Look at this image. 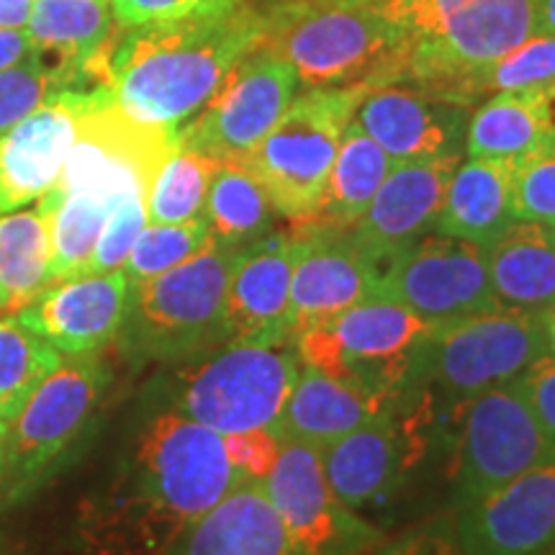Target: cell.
Returning <instances> with one entry per match:
<instances>
[{"label": "cell", "instance_id": "obj_26", "mask_svg": "<svg viewBox=\"0 0 555 555\" xmlns=\"http://www.w3.org/2000/svg\"><path fill=\"white\" fill-rule=\"evenodd\" d=\"M391 404L393 401L373 397L363 388L330 376L301 360V371L283 406L278 429L286 440L307 442L311 448L324 450L339 437L363 427Z\"/></svg>", "mask_w": 555, "mask_h": 555}, {"label": "cell", "instance_id": "obj_28", "mask_svg": "<svg viewBox=\"0 0 555 555\" xmlns=\"http://www.w3.org/2000/svg\"><path fill=\"white\" fill-rule=\"evenodd\" d=\"M512 170L515 163L509 159L468 157L457 163L435 232L489 247L515 221Z\"/></svg>", "mask_w": 555, "mask_h": 555}, {"label": "cell", "instance_id": "obj_37", "mask_svg": "<svg viewBox=\"0 0 555 555\" xmlns=\"http://www.w3.org/2000/svg\"><path fill=\"white\" fill-rule=\"evenodd\" d=\"M555 86V37L543 29L532 31L522 44L499 57L481 75L468 82V101L481 95L504 93V90H530Z\"/></svg>", "mask_w": 555, "mask_h": 555}, {"label": "cell", "instance_id": "obj_36", "mask_svg": "<svg viewBox=\"0 0 555 555\" xmlns=\"http://www.w3.org/2000/svg\"><path fill=\"white\" fill-rule=\"evenodd\" d=\"M211 242L214 237L204 217L183 221V224H150L147 221L139 232L121 273L134 286V283L150 281V278L178 268L180 262L191 260Z\"/></svg>", "mask_w": 555, "mask_h": 555}, {"label": "cell", "instance_id": "obj_4", "mask_svg": "<svg viewBox=\"0 0 555 555\" xmlns=\"http://www.w3.org/2000/svg\"><path fill=\"white\" fill-rule=\"evenodd\" d=\"M260 44L286 60L307 90L373 86L397 54L380 0H281L266 9Z\"/></svg>", "mask_w": 555, "mask_h": 555}, {"label": "cell", "instance_id": "obj_25", "mask_svg": "<svg viewBox=\"0 0 555 555\" xmlns=\"http://www.w3.org/2000/svg\"><path fill=\"white\" fill-rule=\"evenodd\" d=\"M170 555H301L262 481L240 483L201 517Z\"/></svg>", "mask_w": 555, "mask_h": 555}, {"label": "cell", "instance_id": "obj_27", "mask_svg": "<svg viewBox=\"0 0 555 555\" xmlns=\"http://www.w3.org/2000/svg\"><path fill=\"white\" fill-rule=\"evenodd\" d=\"M486 266L499 307L543 314L555 304V227L512 221L486 247Z\"/></svg>", "mask_w": 555, "mask_h": 555}, {"label": "cell", "instance_id": "obj_40", "mask_svg": "<svg viewBox=\"0 0 555 555\" xmlns=\"http://www.w3.org/2000/svg\"><path fill=\"white\" fill-rule=\"evenodd\" d=\"M52 93L57 88L34 54L0 69V134L34 114Z\"/></svg>", "mask_w": 555, "mask_h": 555}, {"label": "cell", "instance_id": "obj_20", "mask_svg": "<svg viewBox=\"0 0 555 555\" xmlns=\"http://www.w3.org/2000/svg\"><path fill=\"white\" fill-rule=\"evenodd\" d=\"M114 24L111 0H37L24 31L57 93H93L111 86Z\"/></svg>", "mask_w": 555, "mask_h": 555}, {"label": "cell", "instance_id": "obj_18", "mask_svg": "<svg viewBox=\"0 0 555 555\" xmlns=\"http://www.w3.org/2000/svg\"><path fill=\"white\" fill-rule=\"evenodd\" d=\"M555 540V455L515 481L457 506L461 555H543Z\"/></svg>", "mask_w": 555, "mask_h": 555}, {"label": "cell", "instance_id": "obj_16", "mask_svg": "<svg viewBox=\"0 0 555 555\" xmlns=\"http://www.w3.org/2000/svg\"><path fill=\"white\" fill-rule=\"evenodd\" d=\"M468 119L466 103L412 80L373 82L352 116L393 165L461 157Z\"/></svg>", "mask_w": 555, "mask_h": 555}, {"label": "cell", "instance_id": "obj_5", "mask_svg": "<svg viewBox=\"0 0 555 555\" xmlns=\"http://www.w3.org/2000/svg\"><path fill=\"white\" fill-rule=\"evenodd\" d=\"M242 249L211 245L150 281L134 283L121 347L139 360H189L229 343L227 288Z\"/></svg>", "mask_w": 555, "mask_h": 555}, {"label": "cell", "instance_id": "obj_19", "mask_svg": "<svg viewBox=\"0 0 555 555\" xmlns=\"http://www.w3.org/2000/svg\"><path fill=\"white\" fill-rule=\"evenodd\" d=\"M304 253L291 281V332H307L339 311L384 296V266L350 229L298 227Z\"/></svg>", "mask_w": 555, "mask_h": 555}, {"label": "cell", "instance_id": "obj_14", "mask_svg": "<svg viewBox=\"0 0 555 555\" xmlns=\"http://www.w3.org/2000/svg\"><path fill=\"white\" fill-rule=\"evenodd\" d=\"M262 486L301 555H363L376 545V527L358 519L332 491L319 448L283 437Z\"/></svg>", "mask_w": 555, "mask_h": 555}, {"label": "cell", "instance_id": "obj_48", "mask_svg": "<svg viewBox=\"0 0 555 555\" xmlns=\"http://www.w3.org/2000/svg\"><path fill=\"white\" fill-rule=\"evenodd\" d=\"M543 319V332H545V345H547V356L555 358V304L547 311L540 314Z\"/></svg>", "mask_w": 555, "mask_h": 555}, {"label": "cell", "instance_id": "obj_29", "mask_svg": "<svg viewBox=\"0 0 555 555\" xmlns=\"http://www.w3.org/2000/svg\"><path fill=\"white\" fill-rule=\"evenodd\" d=\"M555 134L553 88L504 90L489 95L466 127V155L486 159L525 157Z\"/></svg>", "mask_w": 555, "mask_h": 555}, {"label": "cell", "instance_id": "obj_34", "mask_svg": "<svg viewBox=\"0 0 555 555\" xmlns=\"http://www.w3.org/2000/svg\"><path fill=\"white\" fill-rule=\"evenodd\" d=\"M60 360V352L16 317L0 319V420H16Z\"/></svg>", "mask_w": 555, "mask_h": 555}, {"label": "cell", "instance_id": "obj_52", "mask_svg": "<svg viewBox=\"0 0 555 555\" xmlns=\"http://www.w3.org/2000/svg\"><path fill=\"white\" fill-rule=\"evenodd\" d=\"M553 95H555V86H553Z\"/></svg>", "mask_w": 555, "mask_h": 555}, {"label": "cell", "instance_id": "obj_39", "mask_svg": "<svg viewBox=\"0 0 555 555\" xmlns=\"http://www.w3.org/2000/svg\"><path fill=\"white\" fill-rule=\"evenodd\" d=\"M147 224V196L144 193H131L114 206L111 217L103 227L99 242H95L93 255L80 275L116 273L127 262L131 247Z\"/></svg>", "mask_w": 555, "mask_h": 555}, {"label": "cell", "instance_id": "obj_12", "mask_svg": "<svg viewBox=\"0 0 555 555\" xmlns=\"http://www.w3.org/2000/svg\"><path fill=\"white\" fill-rule=\"evenodd\" d=\"M555 455V440L517 380L494 386L461 406L455 499L466 506Z\"/></svg>", "mask_w": 555, "mask_h": 555}, {"label": "cell", "instance_id": "obj_24", "mask_svg": "<svg viewBox=\"0 0 555 555\" xmlns=\"http://www.w3.org/2000/svg\"><path fill=\"white\" fill-rule=\"evenodd\" d=\"M304 242V232L294 229V234H268L266 240L242 249L227 288L229 339L294 337L291 281Z\"/></svg>", "mask_w": 555, "mask_h": 555}, {"label": "cell", "instance_id": "obj_17", "mask_svg": "<svg viewBox=\"0 0 555 555\" xmlns=\"http://www.w3.org/2000/svg\"><path fill=\"white\" fill-rule=\"evenodd\" d=\"M401 399L322 450L324 476L347 509L384 502L420 461L425 420L420 412H406Z\"/></svg>", "mask_w": 555, "mask_h": 555}, {"label": "cell", "instance_id": "obj_11", "mask_svg": "<svg viewBox=\"0 0 555 555\" xmlns=\"http://www.w3.org/2000/svg\"><path fill=\"white\" fill-rule=\"evenodd\" d=\"M106 386V367L95 356H62L34 388L16 420L9 422L0 494L18 502L65 450L78 440Z\"/></svg>", "mask_w": 555, "mask_h": 555}, {"label": "cell", "instance_id": "obj_50", "mask_svg": "<svg viewBox=\"0 0 555 555\" xmlns=\"http://www.w3.org/2000/svg\"><path fill=\"white\" fill-rule=\"evenodd\" d=\"M543 555H555V540H553V543H551V547H547V551H545Z\"/></svg>", "mask_w": 555, "mask_h": 555}, {"label": "cell", "instance_id": "obj_8", "mask_svg": "<svg viewBox=\"0 0 555 555\" xmlns=\"http://www.w3.org/2000/svg\"><path fill=\"white\" fill-rule=\"evenodd\" d=\"M429 332L414 311L378 296L324 319L296 337L304 363L343 378L384 401L416 386V363Z\"/></svg>", "mask_w": 555, "mask_h": 555}, {"label": "cell", "instance_id": "obj_9", "mask_svg": "<svg viewBox=\"0 0 555 555\" xmlns=\"http://www.w3.org/2000/svg\"><path fill=\"white\" fill-rule=\"evenodd\" d=\"M547 356L543 319L530 311L494 307L429 332L416 363V380L435 386L461 409L489 388L517 380Z\"/></svg>", "mask_w": 555, "mask_h": 555}, {"label": "cell", "instance_id": "obj_13", "mask_svg": "<svg viewBox=\"0 0 555 555\" xmlns=\"http://www.w3.org/2000/svg\"><path fill=\"white\" fill-rule=\"evenodd\" d=\"M298 78L286 60L258 44L229 69L217 93L178 129V144L214 159H242L286 114L298 93Z\"/></svg>", "mask_w": 555, "mask_h": 555}, {"label": "cell", "instance_id": "obj_22", "mask_svg": "<svg viewBox=\"0 0 555 555\" xmlns=\"http://www.w3.org/2000/svg\"><path fill=\"white\" fill-rule=\"evenodd\" d=\"M90 93L60 90L0 134V214L39 201L57 183Z\"/></svg>", "mask_w": 555, "mask_h": 555}, {"label": "cell", "instance_id": "obj_7", "mask_svg": "<svg viewBox=\"0 0 555 555\" xmlns=\"http://www.w3.org/2000/svg\"><path fill=\"white\" fill-rule=\"evenodd\" d=\"M365 88L304 90L258 147L242 157L268 191L275 211L294 229L317 219L345 127L356 116Z\"/></svg>", "mask_w": 555, "mask_h": 555}, {"label": "cell", "instance_id": "obj_51", "mask_svg": "<svg viewBox=\"0 0 555 555\" xmlns=\"http://www.w3.org/2000/svg\"><path fill=\"white\" fill-rule=\"evenodd\" d=\"M262 3H266V5H268V9H270V5H275V3H281V0H262Z\"/></svg>", "mask_w": 555, "mask_h": 555}, {"label": "cell", "instance_id": "obj_41", "mask_svg": "<svg viewBox=\"0 0 555 555\" xmlns=\"http://www.w3.org/2000/svg\"><path fill=\"white\" fill-rule=\"evenodd\" d=\"M242 0H111L114 18L121 29L155 24V21H176L204 13H219L232 9Z\"/></svg>", "mask_w": 555, "mask_h": 555}, {"label": "cell", "instance_id": "obj_45", "mask_svg": "<svg viewBox=\"0 0 555 555\" xmlns=\"http://www.w3.org/2000/svg\"><path fill=\"white\" fill-rule=\"evenodd\" d=\"M29 54L31 44L24 29H0V69L16 65Z\"/></svg>", "mask_w": 555, "mask_h": 555}, {"label": "cell", "instance_id": "obj_38", "mask_svg": "<svg viewBox=\"0 0 555 555\" xmlns=\"http://www.w3.org/2000/svg\"><path fill=\"white\" fill-rule=\"evenodd\" d=\"M512 214L515 221L555 227V134L525 157L515 159Z\"/></svg>", "mask_w": 555, "mask_h": 555}, {"label": "cell", "instance_id": "obj_35", "mask_svg": "<svg viewBox=\"0 0 555 555\" xmlns=\"http://www.w3.org/2000/svg\"><path fill=\"white\" fill-rule=\"evenodd\" d=\"M219 159L180 147L165 159L147 191L150 224H183L204 217V206Z\"/></svg>", "mask_w": 555, "mask_h": 555}, {"label": "cell", "instance_id": "obj_42", "mask_svg": "<svg viewBox=\"0 0 555 555\" xmlns=\"http://www.w3.org/2000/svg\"><path fill=\"white\" fill-rule=\"evenodd\" d=\"M281 429H249L224 435V448L232 466L245 481H266L281 453Z\"/></svg>", "mask_w": 555, "mask_h": 555}, {"label": "cell", "instance_id": "obj_21", "mask_svg": "<svg viewBox=\"0 0 555 555\" xmlns=\"http://www.w3.org/2000/svg\"><path fill=\"white\" fill-rule=\"evenodd\" d=\"M131 283L121 270L52 283L16 319L60 356H95L119 337Z\"/></svg>", "mask_w": 555, "mask_h": 555}, {"label": "cell", "instance_id": "obj_15", "mask_svg": "<svg viewBox=\"0 0 555 555\" xmlns=\"http://www.w3.org/2000/svg\"><path fill=\"white\" fill-rule=\"evenodd\" d=\"M384 296L404 304L433 330L499 307L486 249L446 234L422 237L388 262Z\"/></svg>", "mask_w": 555, "mask_h": 555}, {"label": "cell", "instance_id": "obj_10", "mask_svg": "<svg viewBox=\"0 0 555 555\" xmlns=\"http://www.w3.org/2000/svg\"><path fill=\"white\" fill-rule=\"evenodd\" d=\"M176 150L178 129L131 119L108 88L93 90L50 193H93L116 204L131 193L147 196L157 170Z\"/></svg>", "mask_w": 555, "mask_h": 555}, {"label": "cell", "instance_id": "obj_32", "mask_svg": "<svg viewBox=\"0 0 555 555\" xmlns=\"http://www.w3.org/2000/svg\"><path fill=\"white\" fill-rule=\"evenodd\" d=\"M50 217L41 208L0 214V314L16 317L52 283Z\"/></svg>", "mask_w": 555, "mask_h": 555}, {"label": "cell", "instance_id": "obj_6", "mask_svg": "<svg viewBox=\"0 0 555 555\" xmlns=\"http://www.w3.org/2000/svg\"><path fill=\"white\" fill-rule=\"evenodd\" d=\"M298 371L294 337L229 339L180 373L170 409L219 435L278 429Z\"/></svg>", "mask_w": 555, "mask_h": 555}, {"label": "cell", "instance_id": "obj_47", "mask_svg": "<svg viewBox=\"0 0 555 555\" xmlns=\"http://www.w3.org/2000/svg\"><path fill=\"white\" fill-rule=\"evenodd\" d=\"M538 29L555 37V0H538Z\"/></svg>", "mask_w": 555, "mask_h": 555}, {"label": "cell", "instance_id": "obj_2", "mask_svg": "<svg viewBox=\"0 0 555 555\" xmlns=\"http://www.w3.org/2000/svg\"><path fill=\"white\" fill-rule=\"evenodd\" d=\"M266 11L242 3L219 13L131 26L111 54V99L142 124L180 129L260 44Z\"/></svg>", "mask_w": 555, "mask_h": 555}, {"label": "cell", "instance_id": "obj_46", "mask_svg": "<svg viewBox=\"0 0 555 555\" xmlns=\"http://www.w3.org/2000/svg\"><path fill=\"white\" fill-rule=\"evenodd\" d=\"M37 0H0V29H26Z\"/></svg>", "mask_w": 555, "mask_h": 555}, {"label": "cell", "instance_id": "obj_23", "mask_svg": "<svg viewBox=\"0 0 555 555\" xmlns=\"http://www.w3.org/2000/svg\"><path fill=\"white\" fill-rule=\"evenodd\" d=\"M457 163L461 157L412 159L388 170L363 219L350 229L384 270L406 247L435 232Z\"/></svg>", "mask_w": 555, "mask_h": 555}, {"label": "cell", "instance_id": "obj_33", "mask_svg": "<svg viewBox=\"0 0 555 555\" xmlns=\"http://www.w3.org/2000/svg\"><path fill=\"white\" fill-rule=\"evenodd\" d=\"M114 206L116 201L93 193H44L39 198V208L50 217L52 283L82 273Z\"/></svg>", "mask_w": 555, "mask_h": 555}, {"label": "cell", "instance_id": "obj_30", "mask_svg": "<svg viewBox=\"0 0 555 555\" xmlns=\"http://www.w3.org/2000/svg\"><path fill=\"white\" fill-rule=\"evenodd\" d=\"M391 168L393 163L386 152L350 119L339 142L335 165H332L322 206L309 227H356Z\"/></svg>", "mask_w": 555, "mask_h": 555}, {"label": "cell", "instance_id": "obj_31", "mask_svg": "<svg viewBox=\"0 0 555 555\" xmlns=\"http://www.w3.org/2000/svg\"><path fill=\"white\" fill-rule=\"evenodd\" d=\"M275 206L242 159H221L204 206L208 232L217 245L245 249L273 234Z\"/></svg>", "mask_w": 555, "mask_h": 555}, {"label": "cell", "instance_id": "obj_43", "mask_svg": "<svg viewBox=\"0 0 555 555\" xmlns=\"http://www.w3.org/2000/svg\"><path fill=\"white\" fill-rule=\"evenodd\" d=\"M532 412L555 440V358L543 356L517 378Z\"/></svg>", "mask_w": 555, "mask_h": 555}, {"label": "cell", "instance_id": "obj_1", "mask_svg": "<svg viewBox=\"0 0 555 555\" xmlns=\"http://www.w3.org/2000/svg\"><path fill=\"white\" fill-rule=\"evenodd\" d=\"M240 483L224 435L170 409L139 429L111 483L82 506L80 538L93 555H168Z\"/></svg>", "mask_w": 555, "mask_h": 555}, {"label": "cell", "instance_id": "obj_49", "mask_svg": "<svg viewBox=\"0 0 555 555\" xmlns=\"http://www.w3.org/2000/svg\"><path fill=\"white\" fill-rule=\"evenodd\" d=\"M5 440H9V422L0 420V476H3V461H5Z\"/></svg>", "mask_w": 555, "mask_h": 555}, {"label": "cell", "instance_id": "obj_3", "mask_svg": "<svg viewBox=\"0 0 555 555\" xmlns=\"http://www.w3.org/2000/svg\"><path fill=\"white\" fill-rule=\"evenodd\" d=\"M380 11L397 41L384 80L420 82L466 106L468 82L538 31V0H380Z\"/></svg>", "mask_w": 555, "mask_h": 555}, {"label": "cell", "instance_id": "obj_44", "mask_svg": "<svg viewBox=\"0 0 555 555\" xmlns=\"http://www.w3.org/2000/svg\"><path fill=\"white\" fill-rule=\"evenodd\" d=\"M380 555H461L457 543H448L442 538H416L386 547Z\"/></svg>", "mask_w": 555, "mask_h": 555}]
</instances>
